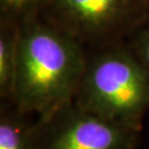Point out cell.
I'll use <instances>...</instances> for the list:
<instances>
[{"label": "cell", "instance_id": "obj_1", "mask_svg": "<svg viewBox=\"0 0 149 149\" xmlns=\"http://www.w3.org/2000/svg\"><path fill=\"white\" fill-rule=\"evenodd\" d=\"M86 49L41 17L20 23L13 105L38 122L73 104Z\"/></svg>", "mask_w": 149, "mask_h": 149}, {"label": "cell", "instance_id": "obj_2", "mask_svg": "<svg viewBox=\"0 0 149 149\" xmlns=\"http://www.w3.org/2000/svg\"><path fill=\"white\" fill-rule=\"evenodd\" d=\"M73 104L124 126L140 129L149 111V73L125 40L86 49Z\"/></svg>", "mask_w": 149, "mask_h": 149}, {"label": "cell", "instance_id": "obj_3", "mask_svg": "<svg viewBox=\"0 0 149 149\" xmlns=\"http://www.w3.org/2000/svg\"><path fill=\"white\" fill-rule=\"evenodd\" d=\"M149 15V0H42L39 16L85 49L126 40Z\"/></svg>", "mask_w": 149, "mask_h": 149}, {"label": "cell", "instance_id": "obj_4", "mask_svg": "<svg viewBox=\"0 0 149 149\" xmlns=\"http://www.w3.org/2000/svg\"><path fill=\"white\" fill-rule=\"evenodd\" d=\"M140 132L71 104L38 122V149H137Z\"/></svg>", "mask_w": 149, "mask_h": 149}, {"label": "cell", "instance_id": "obj_5", "mask_svg": "<svg viewBox=\"0 0 149 149\" xmlns=\"http://www.w3.org/2000/svg\"><path fill=\"white\" fill-rule=\"evenodd\" d=\"M0 149H38L37 119L13 104H1Z\"/></svg>", "mask_w": 149, "mask_h": 149}, {"label": "cell", "instance_id": "obj_6", "mask_svg": "<svg viewBox=\"0 0 149 149\" xmlns=\"http://www.w3.org/2000/svg\"><path fill=\"white\" fill-rule=\"evenodd\" d=\"M19 34V23L0 19V100L3 105L13 104Z\"/></svg>", "mask_w": 149, "mask_h": 149}, {"label": "cell", "instance_id": "obj_7", "mask_svg": "<svg viewBox=\"0 0 149 149\" xmlns=\"http://www.w3.org/2000/svg\"><path fill=\"white\" fill-rule=\"evenodd\" d=\"M42 0H0V19L21 23L39 15Z\"/></svg>", "mask_w": 149, "mask_h": 149}, {"label": "cell", "instance_id": "obj_8", "mask_svg": "<svg viewBox=\"0 0 149 149\" xmlns=\"http://www.w3.org/2000/svg\"><path fill=\"white\" fill-rule=\"evenodd\" d=\"M125 41L149 73V15L134 29Z\"/></svg>", "mask_w": 149, "mask_h": 149}]
</instances>
